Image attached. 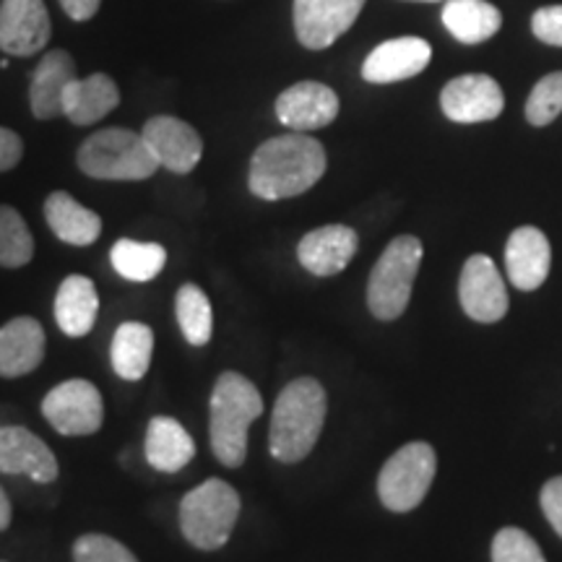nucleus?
<instances>
[{
	"instance_id": "obj_8",
	"label": "nucleus",
	"mask_w": 562,
	"mask_h": 562,
	"mask_svg": "<svg viewBox=\"0 0 562 562\" xmlns=\"http://www.w3.org/2000/svg\"><path fill=\"white\" fill-rule=\"evenodd\" d=\"M42 414L66 438H87L100 432L104 419L102 393L83 378H70L47 393Z\"/></svg>"
},
{
	"instance_id": "obj_17",
	"label": "nucleus",
	"mask_w": 562,
	"mask_h": 562,
	"mask_svg": "<svg viewBox=\"0 0 562 562\" xmlns=\"http://www.w3.org/2000/svg\"><path fill=\"white\" fill-rule=\"evenodd\" d=\"M357 248H360V237L355 229L344 224H326L302 237L297 258L302 269L311 271L313 277H336L351 263Z\"/></svg>"
},
{
	"instance_id": "obj_26",
	"label": "nucleus",
	"mask_w": 562,
	"mask_h": 562,
	"mask_svg": "<svg viewBox=\"0 0 562 562\" xmlns=\"http://www.w3.org/2000/svg\"><path fill=\"white\" fill-rule=\"evenodd\" d=\"M154 355V331L146 323L125 321L117 326L112 336V370L123 378V381H140L149 372Z\"/></svg>"
},
{
	"instance_id": "obj_16",
	"label": "nucleus",
	"mask_w": 562,
	"mask_h": 562,
	"mask_svg": "<svg viewBox=\"0 0 562 562\" xmlns=\"http://www.w3.org/2000/svg\"><path fill=\"white\" fill-rule=\"evenodd\" d=\"M432 47L422 37H396L381 42L362 63V79L370 83H396L430 66Z\"/></svg>"
},
{
	"instance_id": "obj_5",
	"label": "nucleus",
	"mask_w": 562,
	"mask_h": 562,
	"mask_svg": "<svg viewBox=\"0 0 562 562\" xmlns=\"http://www.w3.org/2000/svg\"><path fill=\"white\" fill-rule=\"evenodd\" d=\"M81 172L97 180H146L159 170L146 138L128 128H104L89 136L79 149Z\"/></svg>"
},
{
	"instance_id": "obj_25",
	"label": "nucleus",
	"mask_w": 562,
	"mask_h": 562,
	"mask_svg": "<svg viewBox=\"0 0 562 562\" xmlns=\"http://www.w3.org/2000/svg\"><path fill=\"white\" fill-rule=\"evenodd\" d=\"M442 24L463 45H480L501 32L503 13L487 0H448L442 5Z\"/></svg>"
},
{
	"instance_id": "obj_38",
	"label": "nucleus",
	"mask_w": 562,
	"mask_h": 562,
	"mask_svg": "<svg viewBox=\"0 0 562 562\" xmlns=\"http://www.w3.org/2000/svg\"><path fill=\"white\" fill-rule=\"evenodd\" d=\"M417 3H438V0H417Z\"/></svg>"
},
{
	"instance_id": "obj_23",
	"label": "nucleus",
	"mask_w": 562,
	"mask_h": 562,
	"mask_svg": "<svg viewBox=\"0 0 562 562\" xmlns=\"http://www.w3.org/2000/svg\"><path fill=\"white\" fill-rule=\"evenodd\" d=\"M45 220L47 227L55 232L58 240L76 245V248H87V245L97 243V237L102 235L100 214L81 206V203L66 191H55L47 195Z\"/></svg>"
},
{
	"instance_id": "obj_37",
	"label": "nucleus",
	"mask_w": 562,
	"mask_h": 562,
	"mask_svg": "<svg viewBox=\"0 0 562 562\" xmlns=\"http://www.w3.org/2000/svg\"><path fill=\"white\" fill-rule=\"evenodd\" d=\"M11 516H13L11 501H9V495H5V492H3V487H0V531L9 529Z\"/></svg>"
},
{
	"instance_id": "obj_35",
	"label": "nucleus",
	"mask_w": 562,
	"mask_h": 562,
	"mask_svg": "<svg viewBox=\"0 0 562 562\" xmlns=\"http://www.w3.org/2000/svg\"><path fill=\"white\" fill-rule=\"evenodd\" d=\"M24 157V140L19 133L0 128V172H9Z\"/></svg>"
},
{
	"instance_id": "obj_31",
	"label": "nucleus",
	"mask_w": 562,
	"mask_h": 562,
	"mask_svg": "<svg viewBox=\"0 0 562 562\" xmlns=\"http://www.w3.org/2000/svg\"><path fill=\"white\" fill-rule=\"evenodd\" d=\"M492 562H547L539 544L524 529L508 526L492 539Z\"/></svg>"
},
{
	"instance_id": "obj_4",
	"label": "nucleus",
	"mask_w": 562,
	"mask_h": 562,
	"mask_svg": "<svg viewBox=\"0 0 562 562\" xmlns=\"http://www.w3.org/2000/svg\"><path fill=\"white\" fill-rule=\"evenodd\" d=\"M240 495L224 480H206L180 501V531L195 550L214 552L229 542L240 518Z\"/></svg>"
},
{
	"instance_id": "obj_27",
	"label": "nucleus",
	"mask_w": 562,
	"mask_h": 562,
	"mask_svg": "<svg viewBox=\"0 0 562 562\" xmlns=\"http://www.w3.org/2000/svg\"><path fill=\"white\" fill-rule=\"evenodd\" d=\"M112 269L128 281H151L167 263V250L159 243L117 240L110 252Z\"/></svg>"
},
{
	"instance_id": "obj_15",
	"label": "nucleus",
	"mask_w": 562,
	"mask_h": 562,
	"mask_svg": "<svg viewBox=\"0 0 562 562\" xmlns=\"http://www.w3.org/2000/svg\"><path fill=\"white\" fill-rule=\"evenodd\" d=\"M339 115V97L318 81H300L284 89L277 100V117L290 131L307 133L331 125Z\"/></svg>"
},
{
	"instance_id": "obj_13",
	"label": "nucleus",
	"mask_w": 562,
	"mask_h": 562,
	"mask_svg": "<svg viewBox=\"0 0 562 562\" xmlns=\"http://www.w3.org/2000/svg\"><path fill=\"white\" fill-rule=\"evenodd\" d=\"M53 26L42 0H3L0 3V50L5 55L40 53L50 42Z\"/></svg>"
},
{
	"instance_id": "obj_20",
	"label": "nucleus",
	"mask_w": 562,
	"mask_h": 562,
	"mask_svg": "<svg viewBox=\"0 0 562 562\" xmlns=\"http://www.w3.org/2000/svg\"><path fill=\"white\" fill-rule=\"evenodd\" d=\"M74 79H79L74 58L66 50L47 53L32 74L30 104L34 117L53 121V117L63 115V94H66L68 83Z\"/></svg>"
},
{
	"instance_id": "obj_10",
	"label": "nucleus",
	"mask_w": 562,
	"mask_h": 562,
	"mask_svg": "<svg viewBox=\"0 0 562 562\" xmlns=\"http://www.w3.org/2000/svg\"><path fill=\"white\" fill-rule=\"evenodd\" d=\"M459 300L463 313L476 323H497L508 313V292L505 281L497 273V266L492 263L490 256L469 258L461 269L459 279Z\"/></svg>"
},
{
	"instance_id": "obj_1",
	"label": "nucleus",
	"mask_w": 562,
	"mask_h": 562,
	"mask_svg": "<svg viewBox=\"0 0 562 562\" xmlns=\"http://www.w3.org/2000/svg\"><path fill=\"white\" fill-rule=\"evenodd\" d=\"M326 149L307 133H284L261 144L250 159V193L263 201H284L307 193L326 175Z\"/></svg>"
},
{
	"instance_id": "obj_14",
	"label": "nucleus",
	"mask_w": 562,
	"mask_h": 562,
	"mask_svg": "<svg viewBox=\"0 0 562 562\" xmlns=\"http://www.w3.org/2000/svg\"><path fill=\"white\" fill-rule=\"evenodd\" d=\"M140 136L146 138L159 167L165 170L188 175L195 170L203 157V140L193 125L172 115H157L144 125Z\"/></svg>"
},
{
	"instance_id": "obj_32",
	"label": "nucleus",
	"mask_w": 562,
	"mask_h": 562,
	"mask_svg": "<svg viewBox=\"0 0 562 562\" xmlns=\"http://www.w3.org/2000/svg\"><path fill=\"white\" fill-rule=\"evenodd\" d=\"M74 562H138L128 547L104 533H83L74 544Z\"/></svg>"
},
{
	"instance_id": "obj_24",
	"label": "nucleus",
	"mask_w": 562,
	"mask_h": 562,
	"mask_svg": "<svg viewBox=\"0 0 562 562\" xmlns=\"http://www.w3.org/2000/svg\"><path fill=\"white\" fill-rule=\"evenodd\" d=\"M146 461L151 463L157 472L175 474L186 469L195 456V442L191 432L172 417H154L146 430Z\"/></svg>"
},
{
	"instance_id": "obj_12",
	"label": "nucleus",
	"mask_w": 562,
	"mask_h": 562,
	"mask_svg": "<svg viewBox=\"0 0 562 562\" xmlns=\"http://www.w3.org/2000/svg\"><path fill=\"white\" fill-rule=\"evenodd\" d=\"M0 472L50 484L58 480L60 467L50 446L40 435L19 425H0Z\"/></svg>"
},
{
	"instance_id": "obj_3",
	"label": "nucleus",
	"mask_w": 562,
	"mask_h": 562,
	"mask_svg": "<svg viewBox=\"0 0 562 562\" xmlns=\"http://www.w3.org/2000/svg\"><path fill=\"white\" fill-rule=\"evenodd\" d=\"M263 414L261 391L240 372H222L209 404L211 451L224 467H240L248 456V430Z\"/></svg>"
},
{
	"instance_id": "obj_11",
	"label": "nucleus",
	"mask_w": 562,
	"mask_h": 562,
	"mask_svg": "<svg viewBox=\"0 0 562 562\" xmlns=\"http://www.w3.org/2000/svg\"><path fill=\"white\" fill-rule=\"evenodd\" d=\"M440 108L453 123H484L501 115L505 97L492 76L467 74L442 87Z\"/></svg>"
},
{
	"instance_id": "obj_36",
	"label": "nucleus",
	"mask_w": 562,
	"mask_h": 562,
	"mask_svg": "<svg viewBox=\"0 0 562 562\" xmlns=\"http://www.w3.org/2000/svg\"><path fill=\"white\" fill-rule=\"evenodd\" d=\"M60 5L63 11L68 13V19L89 21L97 11H100L102 0H60Z\"/></svg>"
},
{
	"instance_id": "obj_33",
	"label": "nucleus",
	"mask_w": 562,
	"mask_h": 562,
	"mask_svg": "<svg viewBox=\"0 0 562 562\" xmlns=\"http://www.w3.org/2000/svg\"><path fill=\"white\" fill-rule=\"evenodd\" d=\"M531 30L547 45L562 47V5H547L539 9L531 19Z\"/></svg>"
},
{
	"instance_id": "obj_29",
	"label": "nucleus",
	"mask_w": 562,
	"mask_h": 562,
	"mask_svg": "<svg viewBox=\"0 0 562 562\" xmlns=\"http://www.w3.org/2000/svg\"><path fill=\"white\" fill-rule=\"evenodd\" d=\"M34 258V237L24 216L13 206H0V266L21 269Z\"/></svg>"
},
{
	"instance_id": "obj_19",
	"label": "nucleus",
	"mask_w": 562,
	"mask_h": 562,
	"mask_svg": "<svg viewBox=\"0 0 562 562\" xmlns=\"http://www.w3.org/2000/svg\"><path fill=\"white\" fill-rule=\"evenodd\" d=\"M45 360V328L30 315L11 318L0 328V378H24Z\"/></svg>"
},
{
	"instance_id": "obj_34",
	"label": "nucleus",
	"mask_w": 562,
	"mask_h": 562,
	"mask_svg": "<svg viewBox=\"0 0 562 562\" xmlns=\"http://www.w3.org/2000/svg\"><path fill=\"white\" fill-rule=\"evenodd\" d=\"M539 501H542L547 521H550L552 529L562 537V476H554V480L544 484L542 497H539Z\"/></svg>"
},
{
	"instance_id": "obj_7",
	"label": "nucleus",
	"mask_w": 562,
	"mask_h": 562,
	"mask_svg": "<svg viewBox=\"0 0 562 562\" xmlns=\"http://www.w3.org/2000/svg\"><path fill=\"white\" fill-rule=\"evenodd\" d=\"M435 472H438V456L430 442H406L383 463L378 476L381 503L393 513L414 510L430 492Z\"/></svg>"
},
{
	"instance_id": "obj_21",
	"label": "nucleus",
	"mask_w": 562,
	"mask_h": 562,
	"mask_svg": "<svg viewBox=\"0 0 562 562\" xmlns=\"http://www.w3.org/2000/svg\"><path fill=\"white\" fill-rule=\"evenodd\" d=\"M121 104V89L104 74L74 79L63 94V115L74 125H94Z\"/></svg>"
},
{
	"instance_id": "obj_22",
	"label": "nucleus",
	"mask_w": 562,
	"mask_h": 562,
	"mask_svg": "<svg viewBox=\"0 0 562 562\" xmlns=\"http://www.w3.org/2000/svg\"><path fill=\"white\" fill-rule=\"evenodd\" d=\"M53 311L63 334L70 339L87 336L94 328L97 313H100V294H97L94 281L81 277V273H70L58 286Z\"/></svg>"
},
{
	"instance_id": "obj_2",
	"label": "nucleus",
	"mask_w": 562,
	"mask_h": 562,
	"mask_svg": "<svg viewBox=\"0 0 562 562\" xmlns=\"http://www.w3.org/2000/svg\"><path fill=\"white\" fill-rule=\"evenodd\" d=\"M326 389L315 378H297L286 383L277 396L271 414L269 448L281 463L307 459L326 425Z\"/></svg>"
},
{
	"instance_id": "obj_18",
	"label": "nucleus",
	"mask_w": 562,
	"mask_h": 562,
	"mask_svg": "<svg viewBox=\"0 0 562 562\" xmlns=\"http://www.w3.org/2000/svg\"><path fill=\"white\" fill-rule=\"evenodd\" d=\"M552 248L542 229L518 227L505 245V269L516 290L533 292L550 277Z\"/></svg>"
},
{
	"instance_id": "obj_30",
	"label": "nucleus",
	"mask_w": 562,
	"mask_h": 562,
	"mask_svg": "<svg viewBox=\"0 0 562 562\" xmlns=\"http://www.w3.org/2000/svg\"><path fill=\"white\" fill-rule=\"evenodd\" d=\"M562 112V70L544 76L526 100V121L537 128L550 125Z\"/></svg>"
},
{
	"instance_id": "obj_9",
	"label": "nucleus",
	"mask_w": 562,
	"mask_h": 562,
	"mask_svg": "<svg viewBox=\"0 0 562 562\" xmlns=\"http://www.w3.org/2000/svg\"><path fill=\"white\" fill-rule=\"evenodd\" d=\"M364 0H294V32L307 50H326L355 26Z\"/></svg>"
},
{
	"instance_id": "obj_28",
	"label": "nucleus",
	"mask_w": 562,
	"mask_h": 562,
	"mask_svg": "<svg viewBox=\"0 0 562 562\" xmlns=\"http://www.w3.org/2000/svg\"><path fill=\"white\" fill-rule=\"evenodd\" d=\"M175 313H178L180 331L193 347H206L214 334V311L206 292L199 284H182L175 297Z\"/></svg>"
},
{
	"instance_id": "obj_6",
	"label": "nucleus",
	"mask_w": 562,
	"mask_h": 562,
	"mask_svg": "<svg viewBox=\"0 0 562 562\" xmlns=\"http://www.w3.org/2000/svg\"><path fill=\"white\" fill-rule=\"evenodd\" d=\"M422 256L425 250L417 237L402 235L389 243V248L378 258L368 281V307L378 321L402 318L412 300Z\"/></svg>"
},
{
	"instance_id": "obj_39",
	"label": "nucleus",
	"mask_w": 562,
	"mask_h": 562,
	"mask_svg": "<svg viewBox=\"0 0 562 562\" xmlns=\"http://www.w3.org/2000/svg\"><path fill=\"white\" fill-rule=\"evenodd\" d=\"M0 562H3V560H0Z\"/></svg>"
}]
</instances>
